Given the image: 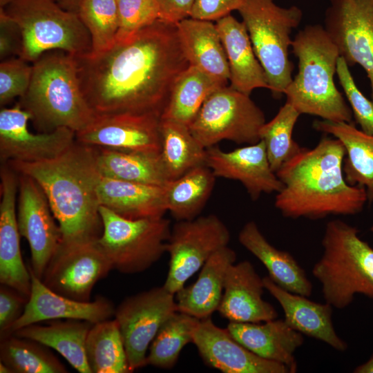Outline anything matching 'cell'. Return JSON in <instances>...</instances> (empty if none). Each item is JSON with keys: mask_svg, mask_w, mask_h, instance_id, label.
Here are the masks:
<instances>
[{"mask_svg": "<svg viewBox=\"0 0 373 373\" xmlns=\"http://www.w3.org/2000/svg\"><path fill=\"white\" fill-rule=\"evenodd\" d=\"M74 57L82 91L97 115L161 116L175 80L189 66L176 24L161 19L107 50Z\"/></svg>", "mask_w": 373, "mask_h": 373, "instance_id": "obj_1", "label": "cell"}, {"mask_svg": "<svg viewBox=\"0 0 373 373\" xmlns=\"http://www.w3.org/2000/svg\"><path fill=\"white\" fill-rule=\"evenodd\" d=\"M345 156L343 144L335 137L325 136L314 148L303 147L276 172L283 187L276 195V208L292 219L360 213L368 200L367 192L346 182Z\"/></svg>", "mask_w": 373, "mask_h": 373, "instance_id": "obj_2", "label": "cell"}, {"mask_svg": "<svg viewBox=\"0 0 373 373\" xmlns=\"http://www.w3.org/2000/svg\"><path fill=\"white\" fill-rule=\"evenodd\" d=\"M7 163L17 173L32 178L41 186L58 222L61 245L99 239L103 231L97 193L101 175L94 146L76 141L50 160Z\"/></svg>", "mask_w": 373, "mask_h": 373, "instance_id": "obj_3", "label": "cell"}, {"mask_svg": "<svg viewBox=\"0 0 373 373\" xmlns=\"http://www.w3.org/2000/svg\"><path fill=\"white\" fill-rule=\"evenodd\" d=\"M291 47L298 70L285 90L286 102L300 114L352 123V109L334 82L339 52L324 26H306L296 35Z\"/></svg>", "mask_w": 373, "mask_h": 373, "instance_id": "obj_4", "label": "cell"}, {"mask_svg": "<svg viewBox=\"0 0 373 373\" xmlns=\"http://www.w3.org/2000/svg\"><path fill=\"white\" fill-rule=\"evenodd\" d=\"M30 86L19 102L32 115L41 133L65 127L79 132L97 115L82 91L74 55L55 50L41 55L32 64Z\"/></svg>", "mask_w": 373, "mask_h": 373, "instance_id": "obj_5", "label": "cell"}, {"mask_svg": "<svg viewBox=\"0 0 373 373\" xmlns=\"http://www.w3.org/2000/svg\"><path fill=\"white\" fill-rule=\"evenodd\" d=\"M358 232L339 219L328 222L323 255L312 269L325 302L337 309L349 306L356 294L373 299V248Z\"/></svg>", "mask_w": 373, "mask_h": 373, "instance_id": "obj_6", "label": "cell"}, {"mask_svg": "<svg viewBox=\"0 0 373 373\" xmlns=\"http://www.w3.org/2000/svg\"><path fill=\"white\" fill-rule=\"evenodd\" d=\"M254 52L274 97L284 95L291 82L294 64L289 57L291 33L303 17L296 6L284 8L274 0H244L238 10Z\"/></svg>", "mask_w": 373, "mask_h": 373, "instance_id": "obj_7", "label": "cell"}, {"mask_svg": "<svg viewBox=\"0 0 373 373\" xmlns=\"http://www.w3.org/2000/svg\"><path fill=\"white\" fill-rule=\"evenodd\" d=\"M3 8L20 28L19 57L28 62L50 50L73 55L91 50L90 33L78 15L63 9L55 0H13Z\"/></svg>", "mask_w": 373, "mask_h": 373, "instance_id": "obj_8", "label": "cell"}, {"mask_svg": "<svg viewBox=\"0 0 373 373\" xmlns=\"http://www.w3.org/2000/svg\"><path fill=\"white\" fill-rule=\"evenodd\" d=\"M103 231L97 242L113 268L123 274L142 272L166 253L171 227L163 217L128 219L100 206Z\"/></svg>", "mask_w": 373, "mask_h": 373, "instance_id": "obj_9", "label": "cell"}, {"mask_svg": "<svg viewBox=\"0 0 373 373\" xmlns=\"http://www.w3.org/2000/svg\"><path fill=\"white\" fill-rule=\"evenodd\" d=\"M265 115L249 95L224 86L205 100L189 128L205 149L222 140L253 144L260 140Z\"/></svg>", "mask_w": 373, "mask_h": 373, "instance_id": "obj_10", "label": "cell"}, {"mask_svg": "<svg viewBox=\"0 0 373 373\" xmlns=\"http://www.w3.org/2000/svg\"><path fill=\"white\" fill-rule=\"evenodd\" d=\"M230 239L227 227L214 214L177 221L166 243L169 263L163 287L175 294Z\"/></svg>", "mask_w": 373, "mask_h": 373, "instance_id": "obj_11", "label": "cell"}, {"mask_svg": "<svg viewBox=\"0 0 373 373\" xmlns=\"http://www.w3.org/2000/svg\"><path fill=\"white\" fill-rule=\"evenodd\" d=\"M176 312L175 294L163 286L125 298L115 308L131 372L146 365L147 351L163 324Z\"/></svg>", "mask_w": 373, "mask_h": 373, "instance_id": "obj_12", "label": "cell"}, {"mask_svg": "<svg viewBox=\"0 0 373 373\" xmlns=\"http://www.w3.org/2000/svg\"><path fill=\"white\" fill-rule=\"evenodd\" d=\"M323 26L348 66L365 71L373 102V0H329Z\"/></svg>", "mask_w": 373, "mask_h": 373, "instance_id": "obj_13", "label": "cell"}, {"mask_svg": "<svg viewBox=\"0 0 373 373\" xmlns=\"http://www.w3.org/2000/svg\"><path fill=\"white\" fill-rule=\"evenodd\" d=\"M113 266L96 241L60 245L49 261L41 281L57 294L79 301H90L95 285Z\"/></svg>", "mask_w": 373, "mask_h": 373, "instance_id": "obj_14", "label": "cell"}, {"mask_svg": "<svg viewBox=\"0 0 373 373\" xmlns=\"http://www.w3.org/2000/svg\"><path fill=\"white\" fill-rule=\"evenodd\" d=\"M18 175V229L30 247L29 267L41 280L49 261L61 245V233L41 186L32 178Z\"/></svg>", "mask_w": 373, "mask_h": 373, "instance_id": "obj_15", "label": "cell"}, {"mask_svg": "<svg viewBox=\"0 0 373 373\" xmlns=\"http://www.w3.org/2000/svg\"><path fill=\"white\" fill-rule=\"evenodd\" d=\"M31 114L19 103L0 111V158L8 162H37L54 158L76 142L75 132L65 127L33 133L28 128Z\"/></svg>", "mask_w": 373, "mask_h": 373, "instance_id": "obj_16", "label": "cell"}, {"mask_svg": "<svg viewBox=\"0 0 373 373\" xmlns=\"http://www.w3.org/2000/svg\"><path fill=\"white\" fill-rule=\"evenodd\" d=\"M160 117L130 113L97 115L92 124L75 133L76 141L117 151L160 153Z\"/></svg>", "mask_w": 373, "mask_h": 373, "instance_id": "obj_17", "label": "cell"}, {"mask_svg": "<svg viewBox=\"0 0 373 373\" xmlns=\"http://www.w3.org/2000/svg\"><path fill=\"white\" fill-rule=\"evenodd\" d=\"M206 165L216 177L240 182L252 200L262 193H277L283 183L271 169L262 140L231 151L207 149Z\"/></svg>", "mask_w": 373, "mask_h": 373, "instance_id": "obj_18", "label": "cell"}, {"mask_svg": "<svg viewBox=\"0 0 373 373\" xmlns=\"http://www.w3.org/2000/svg\"><path fill=\"white\" fill-rule=\"evenodd\" d=\"M192 343L207 365L224 373H290L285 365L249 351L210 317L200 320Z\"/></svg>", "mask_w": 373, "mask_h": 373, "instance_id": "obj_19", "label": "cell"}, {"mask_svg": "<svg viewBox=\"0 0 373 373\" xmlns=\"http://www.w3.org/2000/svg\"><path fill=\"white\" fill-rule=\"evenodd\" d=\"M31 278L30 294L19 318L8 335L23 327L44 321L78 320L93 324L110 319L115 315L113 304L104 297L93 301H79L55 293L47 287L28 267Z\"/></svg>", "mask_w": 373, "mask_h": 373, "instance_id": "obj_20", "label": "cell"}, {"mask_svg": "<svg viewBox=\"0 0 373 373\" xmlns=\"http://www.w3.org/2000/svg\"><path fill=\"white\" fill-rule=\"evenodd\" d=\"M10 166L1 168L0 282L28 298L31 278L21 253L16 213L19 178Z\"/></svg>", "mask_w": 373, "mask_h": 373, "instance_id": "obj_21", "label": "cell"}, {"mask_svg": "<svg viewBox=\"0 0 373 373\" xmlns=\"http://www.w3.org/2000/svg\"><path fill=\"white\" fill-rule=\"evenodd\" d=\"M263 279L244 260L231 265L226 274L218 311L229 322L258 323L277 318L275 308L262 298Z\"/></svg>", "mask_w": 373, "mask_h": 373, "instance_id": "obj_22", "label": "cell"}, {"mask_svg": "<svg viewBox=\"0 0 373 373\" xmlns=\"http://www.w3.org/2000/svg\"><path fill=\"white\" fill-rule=\"evenodd\" d=\"M227 329L240 344L256 355L281 363L296 372L294 352L304 343L303 334L291 327L285 319L260 324L229 322Z\"/></svg>", "mask_w": 373, "mask_h": 373, "instance_id": "obj_23", "label": "cell"}, {"mask_svg": "<svg viewBox=\"0 0 373 373\" xmlns=\"http://www.w3.org/2000/svg\"><path fill=\"white\" fill-rule=\"evenodd\" d=\"M262 279L265 289L279 303L284 319L291 327L336 350L343 352L347 349L346 342L334 329L331 305L314 302L307 296L289 292L277 285L268 276Z\"/></svg>", "mask_w": 373, "mask_h": 373, "instance_id": "obj_24", "label": "cell"}, {"mask_svg": "<svg viewBox=\"0 0 373 373\" xmlns=\"http://www.w3.org/2000/svg\"><path fill=\"white\" fill-rule=\"evenodd\" d=\"M216 26L228 61L230 86L248 95L256 88L269 89L245 23L229 15L217 20Z\"/></svg>", "mask_w": 373, "mask_h": 373, "instance_id": "obj_25", "label": "cell"}, {"mask_svg": "<svg viewBox=\"0 0 373 373\" xmlns=\"http://www.w3.org/2000/svg\"><path fill=\"white\" fill-rule=\"evenodd\" d=\"M236 257V252L228 246L215 252L202 267L196 281L184 286L175 294L178 312L202 320L218 310L227 271L235 263Z\"/></svg>", "mask_w": 373, "mask_h": 373, "instance_id": "obj_26", "label": "cell"}, {"mask_svg": "<svg viewBox=\"0 0 373 373\" xmlns=\"http://www.w3.org/2000/svg\"><path fill=\"white\" fill-rule=\"evenodd\" d=\"M97 193L100 206L128 219L160 218L167 211L164 186L101 176Z\"/></svg>", "mask_w": 373, "mask_h": 373, "instance_id": "obj_27", "label": "cell"}, {"mask_svg": "<svg viewBox=\"0 0 373 373\" xmlns=\"http://www.w3.org/2000/svg\"><path fill=\"white\" fill-rule=\"evenodd\" d=\"M176 27L189 65L227 84L229 65L216 24L211 21L189 17L176 23Z\"/></svg>", "mask_w": 373, "mask_h": 373, "instance_id": "obj_28", "label": "cell"}, {"mask_svg": "<svg viewBox=\"0 0 373 373\" xmlns=\"http://www.w3.org/2000/svg\"><path fill=\"white\" fill-rule=\"evenodd\" d=\"M238 240L263 264L268 276L277 285L294 294L311 296L312 284L305 270L291 254L271 245L254 221L247 222L242 227Z\"/></svg>", "mask_w": 373, "mask_h": 373, "instance_id": "obj_29", "label": "cell"}, {"mask_svg": "<svg viewBox=\"0 0 373 373\" xmlns=\"http://www.w3.org/2000/svg\"><path fill=\"white\" fill-rule=\"evenodd\" d=\"M313 128L338 139L345 149L343 170L346 182L373 193V135L358 129L353 123L315 120Z\"/></svg>", "mask_w": 373, "mask_h": 373, "instance_id": "obj_30", "label": "cell"}, {"mask_svg": "<svg viewBox=\"0 0 373 373\" xmlns=\"http://www.w3.org/2000/svg\"><path fill=\"white\" fill-rule=\"evenodd\" d=\"M92 325L88 321L68 319L47 326L30 325L12 334L52 348L80 373H92L86 355V338Z\"/></svg>", "mask_w": 373, "mask_h": 373, "instance_id": "obj_31", "label": "cell"}, {"mask_svg": "<svg viewBox=\"0 0 373 373\" xmlns=\"http://www.w3.org/2000/svg\"><path fill=\"white\" fill-rule=\"evenodd\" d=\"M95 148L97 167L102 177L158 186H164L170 180L160 153Z\"/></svg>", "mask_w": 373, "mask_h": 373, "instance_id": "obj_32", "label": "cell"}, {"mask_svg": "<svg viewBox=\"0 0 373 373\" xmlns=\"http://www.w3.org/2000/svg\"><path fill=\"white\" fill-rule=\"evenodd\" d=\"M227 85L189 65L175 80L160 117L189 126L208 97Z\"/></svg>", "mask_w": 373, "mask_h": 373, "instance_id": "obj_33", "label": "cell"}, {"mask_svg": "<svg viewBox=\"0 0 373 373\" xmlns=\"http://www.w3.org/2000/svg\"><path fill=\"white\" fill-rule=\"evenodd\" d=\"M216 178L204 164L169 180L164 186L167 211L177 221L198 217L212 193Z\"/></svg>", "mask_w": 373, "mask_h": 373, "instance_id": "obj_34", "label": "cell"}, {"mask_svg": "<svg viewBox=\"0 0 373 373\" xmlns=\"http://www.w3.org/2000/svg\"><path fill=\"white\" fill-rule=\"evenodd\" d=\"M160 157L169 180L206 164L207 149L191 133L188 126L160 117Z\"/></svg>", "mask_w": 373, "mask_h": 373, "instance_id": "obj_35", "label": "cell"}, {"mask_svg": "<svg viewBox=\"0 0 373 373\" xmlns=\"http://www.w3.org/2000/svg\"><path fill=\"white\" fill-rule=\"evenodd\" d=\"M86 355L92 373L131 372L115 318L93 324L86 338Z\"/></svg>", "mask_w": 373, "mask_h": 373, "instance_id": "obj_36", "label": "cell"}, {"mask_svg": "<svg viewBox=\"0 0 373 373\" xmlns=\"http://www.w3.org/2000/svg\"><path fill=\"white\" fill-rule=\"evenodd\" d=\"M0 358L12 373L68 372L48 347L14 334L1 338Z\"/></svg>", "mask_w": 373, "mask_h": 373, "instance_id": "obj_37", "label": "cell"}, {"mask_svg": "<svg viewBox=\"0 0 373 373\" xmlns=\"http://www.w3.org/2000/svg\"><path fill=\"white\" fill-rule=\"evenodd\" d=\"M200 319L176 312L161 327L149 347L146 365L171 369L184 347L193 341Z\"/></svg>", "mask_w": 373, "mask_h": 373, "instance_id": "obj_38", "label": "cell"}, {"mask_svg": "<svg viewBox=\"0 0 373 373\" xmlns=\"http://www.w3.org/2000/svg\"><path fill=\"white\" fill-rule=\"evenodd\" d=\"M300 115L294 106L285 102L260 131V138L265 146L270 166L276 173L303 148L293 139L294 128Z\"/></svg>", "mask_w": 373, "mask_h": 373, "instance_id": "obj_39", "label": "cell"}, {"mask_svg": "<svg viewBox=\"0 0 373 373\" xmlns=\"http://www.w3.org/2000/svg\"><path fill=\"white\" fill-rule=\"evenodd\" d=\"M77 15L90 35L91 52L110 48L118 30L117 0H83Z\"/></svg>", "mask_w": 373, "mask_h": 373, "instance_id": "obj_40", "label": "cell"}, {"mask_svg": "<svg viewBox=\"0 0 373 373\" xmlns=\"http://www.w3.org/2000/svg\"><path fill=\"white\" fill-rule=\"evenodd\" d=\"M119 26L115 41L124 40L160 19L157 0H117Z\"/></svg>", "mask_w": 373, "mask_h": 373, "instance_id": "obj_41", "label": "cell"}, {"mask_svg": "<svg viewBox=\"0 0 373 373\" xmlns=\"http://www.w3.org/2000/svg\"><path fill=\"white\" fill-rule=\"evenodd\" d=\"M336 74L353 117L361 126V130L373 135V102L367 98L357 87L349 66L342 57L338 59Z\"/></svg>", "mask_w": 373, "mask_h": 373, "instance_id": "obj_42", "label": "cell"}, {"mask_svg": "<svg viewBox=\"0 0 373 373\" xmlns=\"http://www.w3.org/2000/svg\"><path fill=\"white\" fill-rule=\"evenodd\" d=\"M17 57L0 64V104L4 106L14 98L23 97L30 86L32 66Z\"/></svg>", "mask_w": 373, "mask_h": 373, "instance_id": "obj_43", "label": "cell"}, {"mask_svg": "<svg viewBox=\"0 0 373 373\" xmlns=\"http://www.w3.org/2000/svg\"><path fill=\"white\" fill-rule=\"evenodd\" d=\"M28 298L17 290L2 285L0 288L1 338L8 335L13 324L21 316Z\"/></svg>", "mask_w": 373, "mask_h": 373, "instance_id": "obj_44", "label": "cell"}, {"mask_svg": "<svg viewBox=\"0 0 373 373\" xmlns=\"http://www.w3.org/2000/svg\"><path fill=\"white\" fill-rule=\"evenodd\" d=\"M22 47V35L17 23L0 8V58L1 60L19 57Z\"/></svg>", "mask_w": 373, "mask_h": 373, "instance_id": "obj_45", "label": "cell"}, {"mask_svg": "<svg viewBox=\"0 0 373 373\" xmlns=\"http://www.w3.org/2000/svg\"><path fill=\"white\" fill-rule=\"evenodd\" d=\"M244 0H195L190 17L196 19L217 21L241 7Z\"/></svg>", "mask_w": 373, "mask_h": 373, "instance_id": "obj_46", "label": "cell"}, {"mask_svg": "<svg viewBox=\"0 0 373 373\" xmlns=\"http://www.w3.org/2000/svg\"><path fill=\"white\" fill-rule=\"evenodd\" d=\"M160 8V19L176 24L190 17L195 0H157Z\"/></svg>", "mask_w": 373, "mask_h": 373, "instance_id": "obj_47", "label": "cell"}, {"mask_svg": "<svg viewBox=\"0 0 373 373\" xmlns=\"http://www.w3.org/2000/svg\"><path fill=\"white\" fill-rule=\"evenodd\" d=\"M82 1L83 0H55L63 9L77 14Z\"/></svg>", "mask_w": 373, "mask_h": 373, "instance_id": "obj_48", "label": "cell"}, {"mask_svg": "<svg viewBox=\"0 0 373 373\" xmlns=\"http://www.w3.org/2000/svg\"><path fill=\"white\" fill-rule=\"evenodd\" d=\"M354 373H373V355L365 363L357 366Z\"/></svg>", "mask_w": 373, "mask_h": 373, "instance_id": "obj_49", "label": "cell"}, {"mask_svg": "<svg viewBox=\"0 0 373 373\" xmlns=\"http://www.w3.org/2000/svg\"><path fill=\"white\" fill-rule=\"evenodd\" d=\"M0 372L1 373H12L11 370L3 363L0 362Z\"/></svg>", "mask_w": 373, "mask_h": 373, "instance_id": "obj_50", "label": "cell"}, {"mask_svg": "<svg viewBox=\"0 0 373 373\" xmlns=\"http://www.w3.org/2000/svg\"><path fill=\"white\" fill-rule=\"evenodd\" d=\"M13 0H0V6L3 8L12 2Z\"/></svg>", "mask_w": 373, "mask_h": 373, "instance_id": "obj_51", "label": "cell"}, {"mask_svg": "<svg viewBox=\"0 0 373 373\" xmlns=\"http://www.w3.org/2000/svg\"><path fill=\"white\" fill-rule=\"evenodd\" d=\"M368 200L370 201V202H373V193H372V195L369 198ZM370 230H371V231L373 232V225L371 227Z\"/></svg>", "mask_w": 373, "mask_h": 373, "instance_id": "obj_52", "label": "cell"}]
</instances>
